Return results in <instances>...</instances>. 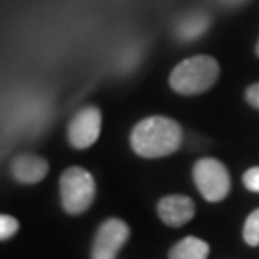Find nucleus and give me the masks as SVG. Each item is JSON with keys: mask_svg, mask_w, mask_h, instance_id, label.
Returning a JSON list of instances; mask_svg holds the SVG:
<instances>
[{"mask_svg": "<svg viewBox=\"0 0 259 259\" xmlns=\"http://www.w3.org/2000/svg\"><path fill=\"white\" fill-rule=\"evenodd\" d=\"M183 140V131L177 121L154 115L142 119L133 129L131 146L142 157H163L179 150Z\"/></svg>", "mask_w": 259, "mask_h": 259, "instance_id": "obj_1", "label": "nucleus"}, {"mask_svg": "<svg viewBox=\"0 0 259 259\" xmlns=\"http://www.w3.org/2000/svg\"><path fill=\"white\" fill-rule=\"evenodd\" d=\"M219 77V64L211 56H192L177 65L171 73V89L179 94H200L209 91Z\"/></svg>", "mask_w": 259, "mask_h": 259, "instance_id": "obj_2", "label": "nucleus"}, {"mask_svg": "<svg viewBox=\"0 0 259 259\" xmlns=\"http://www.w3.org/2000/svg\"><path fill=\"white\" fill-rule=\"evenodd\" d=\"M60 196L62 205L67 213L87 211L96 196V185L93 175L83 167H69L60 177Z\"/></svg>", "mask_w": 259, "mask_h": 259, "instance_id": "obj_3", "label": "nucleus"}, {"mask_svg": "<svg viewBox=\"0 0 259 259\" xmlns=\"http://www.w3.org/2000/svg\"><path fill=\"white\" fill-rule=\"evenodd\" d=\"M194 183L200 194L209 202H221L231 190L227 167L215 157H204L194 165Z\"/></svg>", "mask_w": 259, "mask_h": 259, "instance_id": "obj_4", "label": "nucleus"}, {"mask_svg": "<svg viewBox=\"0 0 259 259\" xmlns=\"http://www.w3.org/2000/svg\"><path fill=\"white\" fill-rule=\"evenodd\" d=\"M100 129H102V113L98 108L89 106L71 119L67 127V140L73 148H91L100 137Z\"/></svg>", "mask_w": 259, "mask_h": 259, "instance_id": "obj_5", "label": "nucleus"}, {"mask_svg": "<svg viewBox=\"0 0 259 259\" xmlns=\"http://www.w3.org/2000/svg\"><path fill=\"white\" fill-rule=\"evenodd\" d=\"M129 238V227L121 219H108L100 225L93 244V259H115Z\"/></svg>", "mask_w": 259, "mask_h": 259, "instance_id": "obj_6", "label": "nucleus"}, {"mask_svg": "<svg viewBox=\"0 0 259 259\" xmlns=\"http://www.w3.org/2000/svg\"><path fill=\"white\" fill-rule=\"evenodd\" d=\"M196 205L186 196H165L157 204L159 219L169 227H183L194 217Z\"/></svg>", "mask_w": 259, "mask_h": 259, "instance_id": "obj_7", "label": "nucleus"}, {"mask_svg": "<svg viewBox=\"0 0 259 259\" xmlns=\"http://www.w3.org/2000/svg\"><path fill=\"white\" fill-rule=\"evenodd\" d=\"M48 173V161L40 156H33V154H23L18 156L12 161V175L18 183H25V185H33L42 181Z\"/></svg>", "mask_w": 259, "mask_h": 259, "instance_id": "obj_8", "label": "nucleus"}, {"mask_svg": "<svg viewBox=\"0 0 259 259\" xmlns=\"http://www.w3.org/2000/svg\"><path fill=\"white\" fill-rule=\"evenodd\" d=\"M207 253H209L207 242L196 236H186L171 248L169 259H207Z\"/></svg>", "mask_w": 259, "mask_h": 259, "instance_id": "obj_9", "label": "nucleus"}, {"mask_svg": "<svg viewBox=\"0 0 259 259\" xmlns=\"http://www.w3.org/2000/svg\"><path fill=\"white\" fill-rule=\"evenodd\" d=\"M209 25V21L204 18V16H190L188 19H185L181 25H179V35L185 38V40H190V38H198L205 29Z\"/></svg>", "mask_w": 259, "mask_h": 259, "instance_id": "obj_10", "label": "nucleus"}, {"mask_svg": "<svg viewBox=\"0 0 259 259\" xmlns=\"http://www.w3.org/2000/svg\"><path fill=\"white\" fill-rule=\"evenodd\" d=\"M244 240L250 246H257L259 244V209L251 211L248 219L244 223Z\"/></svg>", "mask_w": 259, "mask_h": 259, "instance_id": "obj_11", "label": "nucleus"}, {"mask_svg": "<svg viewBox=\"0 0 259 259\" xmlns=\"http://www.w3.org/2000/svg\"><path fill=\"white\" fill-rule=\"evenodd\" d=\"M19 229V223L18 219H14L12 215H2L0 217V238L2 240H8V238H12L16 232H18Z\"/></svg>", "mask_w": 259, "mask_h": 259, "instance_id": "obj_12", "label": "nucleus"}, {"mask_svg": "<svg viewBox=\"0 0 259 259\" xmlns=\"http://www.w3.org/2000/svg\"><path fill=\"white\" fill-rule=\"evenodd\" d=\"M244 186L251 192H259V167H251L244 173Z\"/></svg>", "mask_w": 259, "mask_h": 259, "instance_id": "obj_13", "label": "nucleus"}, {"mask_svg": "<svg viewBox=\"0 0 259 259\" xmlns=\"http://www.w3.org/2000/svg\"><path fill=\"white\" fill-rule=\"evenodd\" d=\"M246 100H248L250 106H253V108L259 110V83L251 84L250 89L246 91Z\"/></svg>", "mask_w": 259, "mask_h": 259, "instance_id": "obj_14", "label": "nucleus"}, {"mask_svg": "<svg viewBox=\"0 0 259 259\" xmlns=\"http://www.w3.org/2000/svg\"><path fill=\"white\" fill-rule=\"evenodd\" d=\"M255 52H257V56H259V42H257V47H255Z\"/></svg>", "mask_w": 259, "mask_h": 259, "instance_id": "obj_15", "label": "nucleus"}]
</instances>
